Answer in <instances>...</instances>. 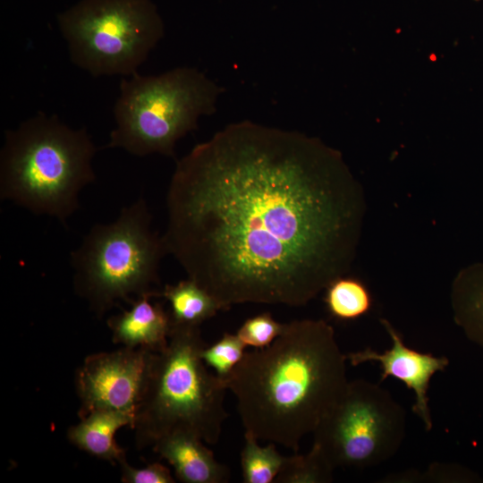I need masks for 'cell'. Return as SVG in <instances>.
<instances>
[{"instance_id":"7c38bea8","label":"cell","mask_w":483,"mask_h":483,"mask_svg":"<svg viewBox=\"0 0 483 483\" xmlns=\"http://www.w3.org/2000/svg\"><path fill=\"white\" fill-rule=\"evenodd\" d=\"M197 436L174 431L158 438L153 449L174 469L183 483H225L230 479L227 466L215 458L213 452Z\"/></svg>"},{"instance_id":"ba28073f","label":"cell","mask_w":483,"mask_h":483,"mask_svg":"<svg viewBox=\"0 0 483 483\" xmlns=\"http://www.w3.org/2000/svg\"><path fill=\"white\" fill-rule=\"evenodd\" d=\"M406 413L391 393L374 382L349 380L346 389L313 431L318 447L336 468L380 465L399 451Z\"/></svg>"},{"instance_id":"7a4b0ae2","label":"cell","mask_w":483,"mask_h":483,"mask_svg":"<svg viewBox=\"0 0 483 483\" xmlns=\"http://www.w3.org/2000/svg\"><path fill=\"white\" fill-rule=\"evenodd\" d=\"M346 362L331 325L297 319L270 345L246 352L225 382L245 432L297 453L343 394Z\"/></svg>"},{"instance_id":"30bf717a","label":"cell","mask_w":483,"mask_h":483,"mask_svg":"<svg viewBox=\"0 0 483 483\" xmlns=\"http://www.w3.org/2000/svg\"><path fill=\"white\" fill-rule=\"evenodd\" d=\"M380 323L391 339V347L383 352L369 347L352 352L346 354L347 361L353 367L367 362L378 363L381 382L393 377L411 390L414 394L412 411L425 429L430 431L433 428L428 397L430 381L435 374L448 367L449 360L445 356H435L410 348L387 319L381 318Z\"/></svg>"},{"instance_id":"8992f818","label":"cell","mask_w":483,"mask_h":483,"mask_svg":"<svg viewBox=\"0 0 483 483\" xmlns=\"http://www.w3.org/2000/svg\"><path fill=\"white\" fill-rule=\"evenodd\" d=\"M222 91L192 67L123 78L114 106L115 127L106 147L137 157L157 153L174 158L176 142L197 129L200 116L216 112Z\"/></svg>"},{"instance_id":"e0dca14e","label":"cell","mask_w":483,"mask_h":483,"mask_svg":"<svg viewBox=\"0 0 483 483\" xmlns=\"http://www.w3.org/2000/svg\"><path fill=\"white\" fill-rule=\"evenodd\" d=\"M250 432L244 433V445L241 452V468L245 483H272L278 475L284 456L276 450L275 444L269 442L260 446Z\"/></svg>"},{"instance_id":"5b68a950","label":"cell","mask_w":483,"mask_h":483,"mask_svg":"<svg viewBox=\"0 0 483 483\" xmlns=\"http://www.w3.org/2000/svg\"><path fill=\"white\" fill-rule=\"evenodd\" d=\"M144 198L123 207L109 224H96L71 253L74 292L101 318L120 301L159 296V265L167 254L163 237L151 228Z\"/></svg>"},{"instance_id":"2e32d148","label":"cell","mask_w":483,"mask_h":483,"mask_svg":"<svg viewBox=\"0 0 483 483\" xmlns=\"http://www.w3.org/2000/svg\"><path fill=\"white\" fill-rule=\"evenodd\" d=\"M324 291L326 308L338 320H356L372 308L371 293L358 278L347 275L337 277Z\"/></svg>"},{"instance_id":"9c48e42d","label":"cell","mask_w":483,"mask_h":483,"mask_svg":"<svg viewBox=\"0 0 483 483\" xmlns=\"http://www.w3.org/2000/svg\"><path fill=\"white\" fill-rule=\"evenodd\" d=\"M155 352L122 347L85 358L75 374L80 419L97 410L124 412L136 419Z\"/></svg>"},{"instance_id":"d6986e66","label":"cell","mask_w":483,"mask_h":483,"mask_svg":"<svg viewBox=\"0 0 483 483\" xmlns=\"http://www.w3.org/2000/svg\"><path fill=\"white\" fill-rule=\"evenodd\" d=\"M245 348L236 334L224 333L218 341L207 344L200 356L204 363L225 381L243 358Z\"/></svg>"},{"instance_id":"ac0fdd59","label":"cell","mask_w":483,"mask_h":483,"mask_svg":"<svg viewBox=\"0 0 483 483\" xmlns=\"http://www.w3.org/2000/svg\"><path fill=\"white\" fill-rule=\"evenodd\" d=\"M335 468L322 451L312 445L306 454L284 456L276 483H327L333 481Z\"/></svg>"},{"instance_id":"5bb4252c","label":"cell","mask_w":483,"mask_h":483,"mask_svg":"<svg viewBox=\"0 0 483 483\" xmlns=\"http://www.w3.org/2000/svg\"><path fill=\"white\" fill-rule=\"evenodd\" d=\"M453 321L466 338L483 348V263L462 269L450 290Z\"/></svg>"},{"instance_id":"4fadbf2b","label":"cell","mask_w":483,"mask_h":483,"mask_svg":"<svg viewBox=\"0 0 483 483\" xmlns=\"http://www.w3.org/2000/svg\"><path fill=\"white\" fill-rule=\"evenodd\" d=\"M135 419L124 412L97 410L81 418L80 422L67 430L68 440L78 449L97 459L119 463L126 458L120 447L115 433L123 427L133 428Z\"/></svg>"},{"instance_id":"52a82bcc","label":"cell","mask_w":483,"mask_h":483,"mask_svg":"<svg viewBox=\"0 0 483 483\" xmlns=\"http://www.w3.org/2000/svg\"><path fill=\"white\" fill-rule=\"evenodd\" d=\"M57 22L71 61L94 77L137 72L165 33L151 0H81Z\"/></svg>"},{"instance_id":"6da1fadb","label":"cell","mask_w":483,"mask_h":483,"mask_svg":"<svg viewBox=\"0 0 483 483\" xmlns=\"http://www.w3.org/2000/svg\"><path fill=\"white\" fill-rule=\"evenodd\" d=\"M366 208L362 185L338 150L242 121L176 161L162 237L222 310L301 307L349 273Z\"/></svg>"},{"instance_id":"9a60e30c","label":"cell","mask_w":483,"mask_h":483,"mask_svg":"<svg viewBox=\"0 0 483 483\" xmlns=\"http://www.w3.org/2000/svg\"><path fill=\"white\" fill-rule=\"evenodd\" d=\"M158 297L170 304L172 325L200 326L222 310L218 301L190 278L165 285Z\"/></svg>"},{"instance_id":"8fae6325","label":"cell","mask_w":483,"mask_h":483,"mask_svg":"<svg viewBox=\"0 0 483 483\" xmlns=\"http://www.w3.org/2000/svg\"><path fill=\"white\" fill-rule=\"evenodd\" d=\"M152 294L140 296L131 303L130 309L107 318L114 343L153 352L167 346L172 329L170 314L161 303H152Z\"/></svg>"},{"instance_id":"ffe728a7","label":"cell","mask_w":483,"mask_h":483,"mask_svg":"<svg viewBox=\"0 0 483 483\" xmlns=\"http://www.w3.org/2000/svg\"><path fill=\"white\" fill-rule=\"evenodd\" d=\"M284 323L276 321L270 312L246 319L236 335L245 346L261 349L270 345L283 332Z\"/></svg>"},{"instance_id":"277c9868","label":"cell","mask_w":483,"mask_h":483,"mask_svg":"<svg viewBox=\"0 0 483 483\" xmlns=\"http://www.w3.org/2000/svg\"><path fill=\"white\" fill-rule=\"evenodd\" d=\"M199 327L172 325L167 346L155 352L132 428L138 449L174 431L193 434L209 445L218 442L228 416L224 406L227 387L201 359L207 343Z\"/></svg>"},{"instance_id":"44dd1931","label":"cell","mask_w":483,"mask_h":483,"mask_svg":"<svg viewBox=\"0 0 483 483\" xmlns=\"http://www.w3.org/2000/svg\"><path fill=\"white\" fill-rule=\"evenodd\" d=\"M118 464L121 469V481L123 483L175 482L170 470L159 462H154L143 468H135L131 466L125 458Z\"/></svg>"},{"instance_id":"3957f363","label":"cell","mask_w":483,"mask_h":483,"mask_svg":"<svg viewBox=\"0 0 483 483\" xmlns=\"http://www.w3.org/2000/svg\"><path fill=\"white\" fill-rule=\"evenodd\" d=\"M96 152L85 128L38 113L4 132L0 199L65 224L80 207L81 190L96 180Z\"/></svg>"}]
</instances>
